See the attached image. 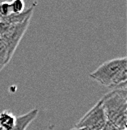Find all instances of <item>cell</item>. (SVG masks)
Here are the masks:
<instances>
[{"instance_id":"obj_7","label":"cell","mask_w":127,"mask_h":130,"mask_svg":"<svg viewBox=\"0 0 127 130\" xmlns=\"http://www.w3.org/2000/svg\"><path fill=\"white\" fill-rule=\"evenodd\" d=\"M16 117L8 110L0 112V126L2 130H11L15 125Z\"/></svg>"},{"instance_id":"obj_1","label":"cell","mask_w":127,"mask_h":130,"mask_svg":"<svg viewBox=\"0 0 127 130\" xmlns=\"http://www.w3.org/2000/svg\"><path fill=\"white\" fill-rule=\"evenodd\" d=\"M90 78L99 84L113 89H126V57L108 60L90 73Z\"/></svg>"},{"instance_id":"obj_5","label":"cell","mask_w":127,"mask_h":130,"mask_svg":"<svg viewBox=\"0 0 127 130\" xmlns=\"http://www.w3.org/2000/svg\"><path fill=\"white\" fill-rule=\"evenodd\" d=\"M38 109H32L29 112L17 116L15 120V125L11 130H26V128L34 121L38 115Z\"/></svg>"},{"instance_id":"obj_12","label":"cell","mask_w":127,"mask_h":130,"mask_svg":"<svg viewBox=\"0 0 127 130\" xmlns=\"http://www.w3.org/2000/svg\"><path fill=\"white\" fill-rule=\"evenodd\" d=\"M70 130H89L87 128H78V127H74V128H71Z\"/></svg>"},{"instance_id":"obj_3","label":"cell","mask_w":127,"mask_h":130,"mask_svg":"<svg viewBox=\"0 0 127 130\" xmlns=\"http://www.w3.org/2000/svg\"><path fill=\"white\" fill-rule=\"evenodd\" d=\"M106 123V115L104 112L102 103L99 100L87 113L80 118L75 127L87 128L89 130H101Z\"/></svg>"},{"instance_id":"obj_13","label":"cell","mask_w":127,"mask_h":130,"mask_svg":"<svg viewBox=\"0 0 127 130\" xmlns=\"http://www.w3.org/2000/svg\"><path fill=\"white\" fill-rule=\"evenodd\" d=\"M0 130H2V128H1V126H0Z\"/></svg>"},{"instance_id":"obj_2","label":"cell","mask_w":127,"mask_h":130,"mask_svg":"<svg viewBox=\"0 0 127 130\" xmlns=\"http://www.w3.org/2000/svg\"><path fill=\"white\" fill-rule=\"evenodd\" d=\"M107 122L118 130H126L127 90L113 89L100 99Z\"/></svg>"},{"instance_id":"obj_11","label":"cell","mask_w":127,"mask_h":130,"mask_svg":"<svg viewBox=\"0 0 127 130\" xmlns=\"http://www.w3.org/2000/svg\"><path fill=\"white\" fill-rule=\"evenodd\" d=\"M101 130H118L115 126H113L111 123H109V122H107L106 124H105V126L102 128Z\"/></svg>"},{"instance_id":"obj_6","label":"cell","mask_w":127,"mask_h":130,"mask_svg":"<svg viewBox=\"0 0 127 130\" xmlns=\"http://www.w3.org/2000/svg\"><path fill=\"white\" fill-rule=\"evenodd\" d=\"M35 5H36V3H34L31 7L25 9L22 13H19V14H10L9 16L3 18L1 21H4V22H6V23H8V24H12V25L20 24V23L26 21L27 19H30V18H31Z\"/></svg>"},{"instance_id":"obj_9","label":"cell","mask_w":127,"mask_h":130,"mask_svg":"<svg viewBox=\"0 0 127 130\" xmlns=\"http://www.w3.org/2000/svg\"><path fill=\"white\" fill-rule=\"evenodd\" d=\"M11 14H19L25 10V3L22 0H14L10 3Z\"/></svg>"},{"instance_id":"obj_10","label":"cell","mask_w":127,"mask_h":130,"mask_svg":"<svg viewBox=\"0 0 127 130\" xmlns=\"http://www.w3.org/2000/svg\"><path fill=\"white\" fill-rule=\"evenodd\" d=\"M11 14V9H10V3L9 2H1L0 3V21L9 16Z\"/></svg>"},{"instance_id":"obj_4","label":"cell","mask_w":127,"mask_h":130,"mask_svg":"<svg viewBox=\"0 0 127 130\" xmlns=\"http://www.w3.org/2000/svg\"><path fill=\"white\" fill-rule=\"evenodd\" d=\"M30 20H31V18L27 19L26 21H24L20 24H15V25L10 24V27H9L7 33L2 38H0L6 44V47L8 50V55H9L10 59L12 58L21 38L23 37V35L26 32V30L30 24Z\"/></svg>"},{"instance_id":"obj_8","label":"cell","mask_w":127,"mask_h":130,"mask_svg":"<svg viewBox=\"0 0 127 130\" xmlns=\"http://www.w3.org/2000/svg\"><path fill=\"white\" fill-rule=\"evenodd\" d=\"M10 58L8 55V50L6 44L2 39H0V71L9 63Z\"/></svg>"}]
</instances>
